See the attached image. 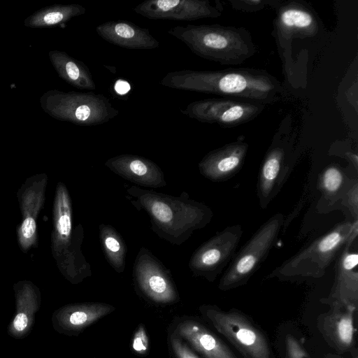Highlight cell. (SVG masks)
Returning a JSON list of instances; mask_svg holds the SVG:
<instances>
[{"label":"cell","mask_w":358,"mask_h":358,"mask_svg":"<svg viewBox=\"0 0 358 358\" xmlns=\"http://www.w3.org/2000/svg\"><path fill=\"white\" fill-rule=\"evenodd\" d=\"M160 83L171 89L238 98L264 105L274 102L281 91L280 82L271 74L248 68L171 71Z\"/></svg>","instance_id":"cell-1"},{"label":"cell","mask_w":358,"mask_h":358,"mask_svg":"<svg viewBox=\"0 0 358 358\" xmlns=\"http://www.w3.org/2000/svg\"><path fill=\"white\" fill-rule=\"evenodd\" d=\"M126 192L132 206L148 215L153 232L173 245L184 243L195 231L205 227L213 217V212L208 206L190 199L185 192L175 196L131 186Z\"/></svg>","instance_id":"cell-2"},{"label":"cell","mask_w":358,"mask_h":358,"mask_svg":"<svg viewBox=\"0 0 358 358\" xmlns=\"http://www.w3.org/2000/svg\"><path fill=\"white\" fill-rule=\"evenodd\" d=\"M167 33L183 42L196 55L224 65H238L257 52L244 27L215 24L173 27Z\"/></svg>","instance_id":"cell-3"},{"label":"cell","mask_w":358,"mask_h":358,"mask_svg":"<svg viewBox=\"0 0 358 358\" xmlns=\"http://www.w3.org/2000/svg\"><path fill=\"white\" fill-rule=\"evenodd\" d=\"M83 238L82 224L73 229L71 197L66 186L59 182L54 203L52 250L61 272L66 278L83 279L92 274L91 265L81 250Z\"/></svg>","instance_id":"cell-4"},{"label":"cell","mask_w":358,"mask_h":358,"mask_svg":"<svg viewBox=\"0 0 358 358\" xmlns=\"http://www.w3.org/2000/svg\"><path fill=\"white\" fill-rule=\"evenodd\" d=\"M39 103L52 117L79 126L102 124L119 114L106 96L92 92L50 90L41 96Z\"/></svg>","instance_id":"cell-5"},{"label":"cell","mask_w":358,"mask_h":358,"mask_svg":"<svg viewBox=\"0 0 358 358\" xmlns=\"http://www.w3.org/2000/svg\"><path fill=\"white\" fill-rule=\"evenodd\" d=\"M357 233V221L341 224L285 262L271 275L282 278H320Z\"/></svg>","instance_id":"cell-6"},{"label":"cell","mask_w":358,"mask_h":358,"mask_svg":"<svg viewBox=\"0 0 358 358\" xmlns=\"http://www.w3.org/2000/svg\"><path fill=\"white\" fill-rule=\"evenodd\" d=\"M284 217L277 213L270 217L235 254L224 275L219 288L222 290L245 283L266 259L283 224Z\"/></svg>","instance_id":"cell-7"},{"label":"cell","mask_w":358,"mask_h":358,"mask_svg":"<svg viewBox=\"0 0 358 358\" xmlns=\"http://www.w3.org/2000/svg\"><path fill=\"white\" fill-rule=\"evenodd\" d=\"M199 310L245 358H271L265 336L245 316L236 311H222L211 306H203Z\"/></svg>","instance_id":"cell-8"},{"label":"cell","mask_w":358,"mask_h":358,"mask_svg":"<svg viewBox=\"0 0 358 358\" xmlns=\"http://www.w3.org/2000/svg\"><path fill=\"white\" fill-rule=\"evenodd\" d=\"M242 235L241 225L229 226L201 244L188 263L192 274L213 281L234 258Z\"/></svg>","instance_id":"cell-9"},{"label":"cell","mask_w":358,"mask_h":358,"mask_svg":"<svg viewBox=\"0 0 358 358\" xmlns=\"http://www.w3.org/2000/svg\"><path fill=\"white\" fill-rule=\"evenodd\" d=\"M260 103L227 98L194 101L181 110L183 115L200 122L236 127L251 121L264 109Z\"/></svg>","instance_id":"cell-10"},{"label":"cell","mask_w":358,"mask_h":358,"mask_svg":"<svg viewBox=\"0 0 358 358\" xmlns=\"http://www.w3.org/2000/svg\"><path fill=\"white\" fill-rule=\"evenodd\" d=\"M133 278L136 287L152 302L169 304L179 299L170 271L145 247L136 257Z\"/></svg>","instance_id":"cell-11"},{"label":"cell","mask_w":358,"mask_h":358,"mask_svg":"<svg viewBox=\"0 0 358 358\" xmlns=\"http://www.w3.org/2000/svg\"><path fill=\"white\" fill-rule=\"evenodd\" d=\"M136 13L150 20L192 21L216 18L222 9L208 0H146L138 4Z\"/></svg>","instance_id":"cell-12"},{"label":"cell","mask_w":358,"mask_h":358,"mask_svg":"<svg viewBox=\"0 0 358 358\" xmlns=\"http://www.w3.org/2000/svg\"><path fill=\"white\" fill-rule=\"evenodd\" d=\"M275 28L277 38L280 41L312 38L319 33L320 20L307 3L292 1L279 7Z\"/></svg>","instance_id":"cell-13"},{"label":"cell","mask_w":358,"mask_h":358,"mask_svg":"<svg viewBox=\"0 0 358 358\" xmlns=\"http://www.w3.org/2000/svg\"><path fill=\"white\" fill-rule=\"evenodd\" d=\"M115 309L110 304L99 302L67 304L53 313L52 323L55 330L60 334L78 336Z\"/></svg>","instance_id":"cell-14"},{"label":"cell","mask_w":358,"mask_h":358,"mask_svg":"<svg viewBox=\"0 0 358 358\" xmlns=\"http://www.w3.org/2000/svg\"><path fill=\"white\" fill-rule=\"evenodd\" d=\"M105 166L124 180L141 187L160 188L166 185L162 169L144 157L122 154L108 159Z\"/></svg>","instance_id":"cell-15"},{"label":"cell","mask_w":358,"mask_h":358,"mask_svg":"<svg viewBox=\"0 0 358 358\" xmlns=\"http://www.w3.org/2000/svg\"><path fill=\"white\" fill-rule=\"evenodd\" d=\"M248 149L247 143L238 140L213 150L199 163V172L214 182L226 180L241 169Z\"/></svg>","instance_id":"cell-16"},{"label":"cell","mask_w":358,"mask_h":358,"mask_svg":"<svg viewBox=\"0 0 358 358\" xmlns=\"http://www.w3.org/2000/svg\"><path fill=\"white\" fill-rule=\"evenodd\" d=\"M287 151L281 145H272L266 153L257 181V196L262 208H266L285 182L289 164Z\"/></svg>","instance_id":"cell-17"},{"label":"cell","mask_w":358,"mask_h":358,"mask_svg":"<svg viewBox=\"0 0 358 358\" xmlns=\"http://www.w3.org/2000/svg\"><path fill=\"white\" fill-rule=\"evenodd\" d=\"M171 333L186 341L204 358H236L216 335L194 320L180 319L174 324Z\"/></svg>","instance_id":"cell-18"},{"label":"cell","mask_w":358,"mask_h":358,"mask_svg":"<svg viewBox=\"0 0 358 358\" xmlns=\"http://www.w3.org/2000/svg\"><path fill=\"white\" fill-rule=\"evenodd\" d=\"M96 32L106 41L127 49L152 50L159 42L150 31L126 20L108 21L96 27Z\"/></svg>","instance_id":"cell-19"},{"label":"cell","mask_w":358,"mask_h":358,"mask_svg":"<svg viewBox=\"0 0 358 358\" xmlns=\"http://www.w3.org/2000/svg\"><path fill=\"white\" fill-rule=\"evenodd\" d=\"M15 312L8 327V334L16 339L26 337L31 331L41 306V295L30 282L15 285Z\"/></svg>","instance_id":"cell-20"},{"label":"cell","mask_w":358,"mask_h":358,"mask_svg":"<svg viewBox=\"0 0 358 358\" xmlns=\"http://www.w3.org/2000/svg\"><path fill=\"white\" fill-rule=\"evenodd\" d=\"M357 309L350 306L334 305V309L322 322L324 336L336 349L345 351L354 342V314Z\"/></svg>","instance_id":"cell-21"},{"label":"cell","mask_w":358,"mask_h":358,"mask_svg":"<svg viewBox=\"0 0 358 358\" xmlns=\"http://www.w3.org/2000/svg\"><path fill=\"white\" fill-rule=\"evenodd\" d=\"M50 61L59 77L79 90L96 89V84L88 67L66 52L53 50L48 52Z\"/></svg>","instance_id":"cell-22"},{"label":"cell","mask_w":358,"mask_h":358,"mask_svg":"<svg viewBox=\"0 0 358 358\" xmlns=\"http://www.w3.org/2000/svg\"><path fill=\"white\" fill-rule=\"evenodd\" d=\"M85 13V8L80 4H54L42 8L28 16L24 20V25L29 28H47L64 24Z\"/></svg>","instance_id":"cell-23"},{"label":"cell","mask_w":358,"mask_h":358,"mask_svg":"<svg viewBox=\"0 0 358 358\" xmlns=\"http://www.w3.org/2000/svg\"><path fill=\"white\" fill-rule=\"evenodd\" d=\"M99 236L108 263L117 273H123L126 268L127 247L121 234L112 225L101 224Z\"/></svg>","instance_id":"cell-24"},{"label":"cell","mask_w":358,"mask_h":358,"mask_svg":"<svg viewBox=\"0 0 358 358\" xmlns=\"http://www.w3.org/2000/svg\"><path fill=\"white\" fill-rule=\"evenodd\" d=\"M343 182V173L337 166L327 167L322 175L321 184L325 193L337 192L341 188Z\"/></svg>","instance_id":"cell-25"},{"label":"cell","mask_w":358,"mask_h":358,"mask_svg":"<svg viewBox=\"0 0 358 358\" xmlns=\"http://www.w3.org/2000/svg\"><path fill=\"white\" fill-rule=\"evenodd\" d=\"M20 243L23 250H28L36 238V224L33 215H24L18 229Z\"/></svg>","instance_id":"cell-26"},{"label":"cell","mask_w":358,"mask_h":358,"mask_svg":"<svg viewBox=\"0 0 358 358\" xmlns=\"http://www.w3.org/2000/svg\"><path fill=\"white\" fill-rule=\"evenodd\" d=\"M169 341L176 358H200L187 345L184 340L171 333Z\"/></svg>","instance_id":"cell-27"},{"label":"cell","mask_w":358,"mask_h":358,"mask_svg":"<svg viewBox=\"0 0 358 358\" xmlns=\"http://www.w3.org/2000/svg\"><path fill=\"white\" fill-rule=\"evenodd\" d=\"M231 7L245 12H254L263 9L268 1L266 0H231Z\"/></svg>","instance_id":"cell-28"},{"label":"cell","mask_w":358,"mask_h":358,"mask_svg":"<svg viewBox=\"0 0 358 358\" xmlns=\"http://www.w3.org/2000/svg\"><path fill=\"white\" fill-rule=\"evenodd\" d=\"M131 347L138 354L144 355L148 352L149 342L143 325L141 324L135 332Z\"/></svg>","instance_id":"cell-29"},{"label":"cell","mask_w":358,"mask_h":358,"mask_svg":"<svg viewBox=\"0 0 358 358\" xmlns=\"http://www.w3.org/2000/svg\"><path fill=\"white\" fill-rule=\"evenodd\" d=\"M286 355L287 358H308L306 350L292 335L286 337Z\"/></svg>","instance_id":"cell-30"},{"label":"cell","mask_w":358,"mask_h":358,"mask_svg":"<svg viewBox=\"0 0 358 358\" xmlns=\"http://www.w3.org/2000/svg\"><path fill=\"white\" fill-rule=\"evenodd\" d=\"M358 264L357 253H348L343 256L341 266L346 269H354Z\"/></svg>","instance_id":"cell-31"},{"label":"cell","mask_w":358,"mask_h":358,"mask_svg":"<svg viewBox=\"0 0 358 358\" xmlns=\"http://www.w3.org/2000/svg\"><path fill=\"white\" fill-rule=\"evenodd\" d=\"M131 89L129 83L122 79L117 80L114 85V90L120 95L126 94Z\"/></svg>","instance_id":"cell-32"}]
</instances>
